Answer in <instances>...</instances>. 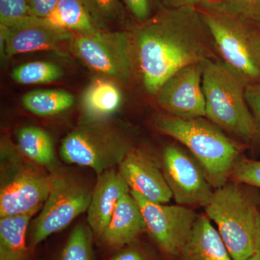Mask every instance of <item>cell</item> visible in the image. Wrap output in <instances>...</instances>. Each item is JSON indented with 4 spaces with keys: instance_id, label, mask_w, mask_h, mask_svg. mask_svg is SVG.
<instances>
[{
    "instance_id": "cell-30",
    "label": "cell",
    "mask_w": 260,
    "mask_h": 260,
    "mask_svg": "<svg viewBox=\"0 0 260 260\" xmlns=\"http://www.w3.org/2000/svg\"><path fill=\"white\" fill-rule=\"evenodd\" d=\"M111 260H155L151 253L135 244V242L125 246Z\"/></svg>"
},
{
    "instance_id": "cell-23",
    "label": "cell",
    "mask_w": 260,
    "mask_h": 260,
    "mask_svg": "<svg viewBox=\"0 0 260 260\" xmlns=\"http://www.w3.org/2000/svg\"><path fill=\"white\" fill-rule=\"evenodd\" d=\"M95 26L100 30H113L125 23L126 13L120 0H80Z\"/></svg>"
},
{
    "instance_id": "cell-5",
    "label": "cell",
    "mask_w": 260,
    "mask_h": 260,
    "mask_svg": "<svg viewBox=\"0 0 260 260\" xmlns=\"http://www.w3.org/2000/svg\"><path fill=\"white\" fill-rule=\"evenodd\" d=\"M218 56L246 85L260 83V28L215 5L197 8Z\"/></svg>"
},
{
    "instance_id": "cell-28",
    "label": "cell",
    "mask_w": 260,
    "mask_h": 260,
    "mask_svg": "<svg viewBox=\"0 0 260 260\" xmlns=\"http://www.w3.org/2000/svg\"><path fill=\"white\" fill-rule=\"evenodd\" d=\"M29 16L26 0H0V24L13 26Z\"/></svg>"
},
{
    "instance_id": "cell-31",
    "label": "cell",
    "mask_w": 260,
    "mask_h": 260,
    "mask_svg": "<svg viewBox=\"0 0 260 260\" xmlns=\"http://www.w3.org/2000/svg\"><path fill=\"white\" fill-rule=\"evenodd\" d=\"M30 16L45 18L55 9L60 0H26Z\"/></svg>"
},
{
    "instance_id": "cell-17",
    "label": "cell",
    "mask_w": 260,
    "mask_h": 260,
    "mask_svg": "<svg viewBox=\"0 0 260 260\" xmlns=\"http://www.w3.org/2000/svg\"><path fill=\"white\" fill-rule=\"evenodd\" d=\"M177 260H234L218 230L206 215H198Z\"/></svg>"
},
{
    "instance_id": "cell-21",
    "label": "cell",
    "mask_w": 260,
    "mask_h": 260,
    "mask_svg": "<svg viewBox=\"0 0 260 260\" xmlns=\"http://www.w3.org/2000/svg\"><path fill=\"white\" fill-rule=\"evenodd\" d=\"M19 150L30 161L48 168L51 172L56 169L54 145L50 136L37 126H26L19 130Z\"/></svg>"
},
{
    "instance_id": "cell-10",
    "label": "cell",
    "mask_w": 260,
    "mask_h": 260,
    "mask_svg": "<svg viewBox=\"0 0 260 260\" xmlns=\"http://www.w3.org/2000/svg\"><path fill=\"white\" fill-rule=\"evenodd\" d=\"M130 194L138 203L146 231L167 255L177 258L185 245L198 215L189 207L154 203L137 191Z\"/></svg>"
},
{
    "instance_id": "cell-18",
    "label": "cell",
    "mask_w": 260,
    "mask_h": 260,
    "mask_svg": "<svg viewBox=\"0 0 260 260\" xmlns=\"http://www.w3.org/2000/svg\"><path fill=\"white\" fill-rule=\"evenodd\" d=\"M37 212L0 218V260H24L28 255L26 232Z\"/></svg>"
},
{
    "instance_id": "cell-20",
    "label": "cell",
    "mask_w": 260,
    "mask_h": 260,
    "mask_svg": "<svg viewBox=\"0 0 260 260\" xmlns=\"http://www.w3.org/2000/svg\"><path fill=\"white\" fill-rule=\"evenodd\" d=\"M121 93L114 82L95 80L84 93L83 105L91 119H100L116 112L120 107Z\"/></svg>"
},
{
    "instance_id": "cell-6",
    "label": "cell",
    "mask_w": 260,
    "mask_h": 260,
    "mask_svg": "<svg viewBox=\"0 0 260 260\" xmlns=\"http://www.w3.org/2000/svg\"><path fill=\"white\" fill-rule=\"evenodd\" d=\"M132 148L119 130L92 119L67 135L60 155L67 164L91 168L99 175L119 165Z\"/></svg>"
},
{
    "instance_id": "cell-2",
    "label": "cell",
    "mask_w": 260,
    "mask_h": 260,
    "mask_svg": "<svg viewBox=\"0 0 260 260\" xmlns=\"http://www.w3.org/2000/svg\"><path fill=\"white\" fill-rule=\"evenodd\" d=\"M157 129L189 150L198 160L214 189L230 180L234 164L241 156L242 145L228 137L223 129L205 117L184 119L160 116Z\"/></svg>"
},
{
    "instance_id": "cell-25",
    "label": "cell",
    "mask_w": 260,
    "mask_h": 260,
    "mask_svg": "<svg viewBox=\"0 0 260 260\" xmlns=\"http://www.w3.org/2000/svg\"><path fill=\"white\" fill-rule=\"evenodd\" d=\"M93 231L85 225H77L63 248L59 260H93Z\"/></svg>"
},
{
    "instance_id": "cell-29",
    "label": "cell",
    "mask_w": 260,
    "mask_h": 260,
    "mask_svg": "<svg viewBox=\"0 0 260 260\" xmlns=\"http://www.w3.org/2000/svg\"><path fill=\"white\" fill-rule=\"evenodd\" d=\"M138 23L146 21L164 8V0H121Z\"/></svg>"
},
{
    "instance_id": "cell-34",
    "label": "cell",
    "mask_w": 260,
    "mask_h": 260,
    "mask_svg": "<svg viewBox=\"0 0 260 260\" xmlns=\"http://www.w3.org/2000/svg\"><path fill=\"white\" fill-rule=\"evenodd\" d=\"M246 260H260V251H256L255 254H253Z\"/></svg>"
},
{
    "instance_id": "cell-8",
    "label": "cell",
    "mask_w": 260,
    "mask_h": 260,
    "mask_svg": "<svg viewBox=\"0 0 260 260\" xmlns=\"http://www.w3.org/2000/svg\"><path fill=\"white\" fill-rule=\"evenodd\" d=\"M72 51L95 73L127 83L135 67L129 30H99L92 35L75 34Z\"/></svg>"
},
{
    "instance_id": "cell-3",
    "label": "cell",
    "mask_w": 260,
    "mask_h": 260,
    "mask_svg": "<svg viewBox=\"0 0 260 260\" xmlns=\"http://www.w3.org/2000/svg\"><path fill=\"white\" fill-rule=\"evenodd\" d=\"M247 186L230 179L215 189L204 208L234 260H246L259 249L260 213L257 201Z\"/></svg>"
},
{
    "instance_id": "cell-32",
    "label": "cell",
    "mask_w": 260,
    "mask_h": 260,
    "mask_svg": "<svg viewBox=\"0 0 260 260\" xmlns=\"http://www.w3.org/2000/svg\"><path fill=\"white\" fill-rule=\"evenodd\" d=\"M246 99L258 125H260V83L248 85L246 88Z\"/></svg>"
},
{
    "instance_id": "cell-11",
    "label": "cell",
    "mask_w": 260,
    "mask_h": 260,
    "mask_svg": "<svg viewBox=\"0 0 260 260\" xmlns=\"http://www.w3.org/2000/svg\"><path fill=\"white\" fill-rule=\"evenodd\" d=\"M162 159V174L177 205L205 208L209 204L215 189L191 153L177 145H168Z\"/></svg>"
},
{
    "instance_id": "cell-15",
    "label": "cell",
    "mask_w": 260,
    "mask_h": 260,
    "mask_svg": "<svg viewBox=\"0 0 260 260\" xmlns=\"http://www.w3.org/2000/svg\"><path fill=\"white\" fill-rule=\"evenodd\" d=\"M130 192L119 171L111 169L98 175L88 209V221L98 237L105 231L119 200Z\"/></svg>"
},
{
    "instance_id": "cell-7",
    "label": "cell",
    "mask_w": 260,
    "mask_h": 260,
    "mask_svg": "<svg viewBox=\"0 0 260 260\" xmlns=\"http://www.w3.org/2000/svg\"><path fill=\"white\" fill-rule=\"evenodd\" d=\"M51 189L36 219L29 244L35 247L51 234L63 230L80 214L88 211L93 189L71 173L56 168L50 174Z\"/></svg>"
},
{
    "instance_id": "cell-4",
    "label": "cell",
    "mask_w": 260,
    "mask_h": 260,
    "mask_svg": "<svg viewBox=\"0 0 260 260\" xmlns=\"http://www.w3.org/2000/svg\"><path fill=\"white\" fill-rule=\"evenodd\" d=\"M205 118L245 141L259 133V125L246 99L247 85L220 60L203 63Z\"/></svg>"
},
{
    "instance_id": "cell-33",
    "label": "cell",
    "mask_w": 260,
    "mask_h": 260,
    "mask_svg": "<svg viewBox=\"0 0 260 260\" xmlns=\"http://www.w3.org/2000/svg\"><path fill=\"white\" fill-rule=\"evenodd\" d=\"M211 0H164V7L167 8H194L210 3Z\"/></svg>"
},
{
    "instance_id": "cell-19",
    "label": "cell",
    "mask_w": 260,
    "mask_h": 260,
    "mask_svg": "<svg viewBox=\"0 0 260 260\" xmlns=\"http://www.w3.org/2000/svg\"><path fill=\"white\" fill-rule=\"evenodd\" d=\"M46 23L80 35L99 31L80 0H60L49 16L41 18Z\"/></svg>"
},
{
    "instance_id": "cell-16",
    "label": "cell",
    "mask_w": 260,
    "mask_h": 260,
    "mask_svg": "<svg viewBox=\"0 0 260 260\" xmlns=\"http://www.w3.org/2000/svg\"><path fill=\"white\" fill-rule=\"evenodd\" d=\"M145 231L146 226L143 214L129 192L118 202L101 238L110 247L123 248L136 242L137 238Z\"/></svg>"
},
{
    "instance_id": "cell-9",
    "label": "cell",
    "mask_w": 260,
    "mask_h": 260,
    "mask_svg": "<svg viewBox=\"0 0 260 260\" xmlns=\"http://www.w3.org/2000/svg\"><path fill=\"white\" fill-rule=\"evenodd\" d=\"M2 167L0 218L38 212L49 196L50 174L18 157Z\"/></svg>"
},
{
    "instance_id": "cell-1",
    "label": "cell",
    "mask_w": 260,
    "mask_h": 260,
    "mask_svg": "<svg viewBox=\"0 0 260 260\" xmlns=\"http://www.w3.org/2000/svg\"><path fill=\"white\" fill-rule=\"evenodd\" d=\"M135 64L147 93L188 65L220 60L198 9L164 7L129 30Z\"/></svg>"
},
{
    "instance_id": "cell-27",
    "label": "cell",
    "mask_w": 260,
    "mask_h": 260,
    "mask_svg": "<svg viewBox=\"0 0 260 260\" xmlns=\"http://www.w3.org/2000/svg\"><path fill=\"white\" fill-rule=\"evenodd\" d=\"M230 179L260 188V160L239 157L234 164Z\"/></svg>"
},
{
    "instance_id": "cell-24",
    "label": "cell",
    "mask_w": 260,
    "mask_h": 260,
    "mask_svg": "<svg viewBox=\"0 0 260 260\" xmlns=\"http://www.w3.org/2000/svg\"><path fill=\"white\" fill-rule=\"evenodd\" d=\"M62 76L63 71L60 67L43 61L20 65L12 73L13 80L23 85L52 83Z\"/></svg>"
},
{
    "instance_id": "cell-14",
    "label": "cell",
    "mask_w": 260,
    "mask_h": 260,
    "mask_svg": "<svg viewBox=\"0 0 260 260\" xmlns=\"http://www.w3.org/2000/svg\"><path fill=\"white\" fill-rule=\"evenodd\" d=\"M119 171L130 190L154 203L167 204L173 198L164 174L148 155L132 148L119 165Z\"/></svg>"
},
{
    "instance_id": "cell-12",
    "label": "cell",
    "mask_w": 260,
    "mask_h": 260,
    "mask_svg": "<svg viewBox=\"0 0 260 260\" xmlns=\"http://www.w3.org/2000/svg\"><path fill=\"white\" fill-rule=\"evenodd\" d=\"M203 72V64L198 63L174 73L155 95L159 107L179 119L205 117Z\"/></svg>"
},
{
    "instance_id": "cell-22",
    "label": "cell",
    "mask_w": 260,
    "mask_h": 260,
    "mask_svg": "<svg viewBox=\"0 0 260 260\" xmlns=\"http://www.w3.org/2000/svg\"><path fill=\"white\" fill-rule=\"evenodd\" d=\"M74 102V96L62 90H34L22 99L24 107L39 116H53L64 112Z\"/></svg>"
},
{
    "instance_id": "cell-35",
    "label": "cell",
    "mask_w": 260,
    "mask_h": 260,
    "mask_svg": "<svg viewBox=\"0 0 260 260\" xmlns=\"http://www.w3.org/2000/svg\"><path fill=\"white\" fill-rule=\"evenodd\" d=\"M259 251H260V246H259Z\"/></svg>"
},
{
    "instance_id": "cell-13",
    "label": "cell",
    "mask_w": 260,
    "mask_h": 260,
    "mask_svg": "<svg viewBox=\"0 0 260 260\" xmlns=\"http://www.w3.org/2000/svg\"><path fill=\"white\" fill-rule=\"evenodd\" d=\"M75 34L29 16L13 26L0 24V49L5 57L39 51L57 50L71 44Z\"/></svg>"
},
{
    "instance_id": "cell-26",
    "label": "cell",
    "mask_w": 260,
    "mask_h": 260,
    "mask_svg": "<svg viewBox=\"0 0 260 260\" xmlns=\"http://www.w3.org/2000/svg\"><path fill=\"white\" fill-rule=\"evenodd\" d=\"M208 3L260 28V0H211Z\"/></svg>"
}]
</instances>
